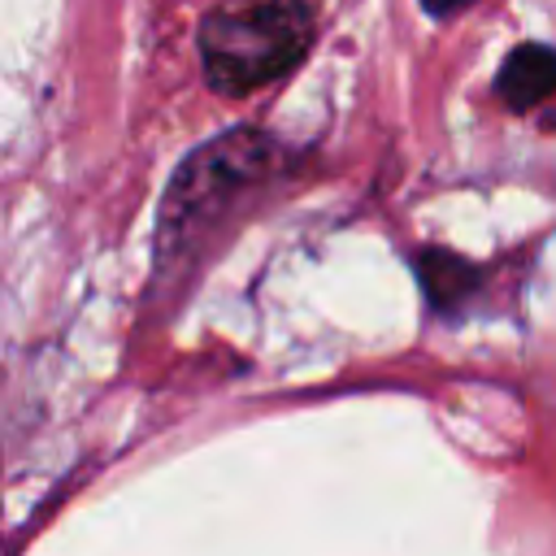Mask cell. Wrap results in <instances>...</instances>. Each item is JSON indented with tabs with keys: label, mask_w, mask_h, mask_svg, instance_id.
Returning a JSON list of instances; mask_svg holds the SVG:
<instances>
[{
	"label": "cell",
	"mask_w": 556,
	"mask_h": 556,
	"mask_svg": "<svg viewBox=\"0 0 556 556\" xmlns=\"http://www.w3.org/2000/svg\"><path fill=\"white\" fill-rule=\"evenodd\" d=\"M313 39V0H226L200 22V61L222 96L287 74Z\"/></svg>",
	"instance_id": "obj_1"
},
{
	"label": "cell",
	"mask_w": 556,
	"mask_h": 556,
	"mask_svg": "<svg viewBox=\"0 0 556 556\" xmlns=\"http://www.w3.org/2000/svg\"><path fill=\"white\" fill-rule=\"evenodd\" d=\"M278 165V152L256 130H230L217 143L200 148L182 161V169L169 182L165 213H161V243H182L191 226H200L208 213H217L243 182L265 178Z\"/></svg>",
	"instance_id": "obj_2"
},
{
	"label": "cell",
	"mask_w": 556,
	"mask_h": 556,
	"mask_svg": "<svg viewBox=\"0 0 556 556\" xmlns=\"http://www.w3.org/2000/svg\"><path fill=\"white\" fill-rule=\"evenodd\" d=\"M495 96L513 113H530L556 96V48L552 43H517L500 74H495Z\"/></svg>",
	"instance_id": "obj_3"
},
{
	"label": "cell",
	"mask_w": 556,
	"mask_h": 556,
	"mask_svg": "<svg viewBox=\"0 0 556 556\" xmlns=\"http://www.w3.org/2000/svg\"><path fill=\"white\" fill-rule=\"evenodd\" d=\"M417 274H421V287H426L434 308H456L469 295V287L478 282V269L469 261H460L452 252H439V248L417 256Z\"/></svg>",
	"instance_id": "obj_4"
},
{
	"label": "cell",
	"mask_w": 556,
	"mask_h": 556,
	"mask_svg": "<svg viewBox=\"0 0 556 556\" xmlns=\"http://www.w3.org/2000/svg\"><path fill=\"white\" fill-rule=\"evenodd\" d=\"M421 4H426V13H434V17H452V13L469 9L473 0H421Z\"/></svg>",
	"instance_id": "obj_5"
}]
</instances>
